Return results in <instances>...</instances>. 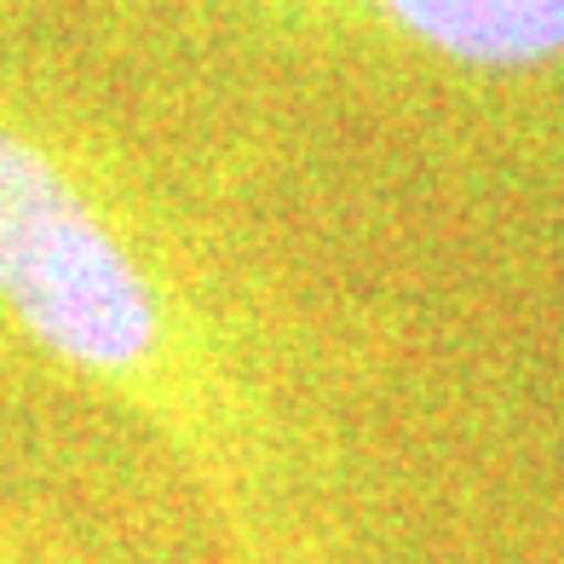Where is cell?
Here are the masks:
<instances>
[{
	"label": "cell",
	"instance_id": "1",
	"mask_svg": "<svg viewBox=\"0 0 564 564\" xmlns=\"http://www.w3.org/2000/svg\"><path fill=\"white\" fill-rule=\"evenodd\" d=\"M0 312L98 387L173 398L178 335L162 282L75 173L18 127H0Z\"/></svg>",
	"mask_w": 564,
	"mask_h": 564
},
{
	"label": "cell",
	"instance_id": "2",
	"mask_svg": "<svg viewBox=\"0 0 564 564\" xmlns=\"http://www.w3.org/2000/svg\"><path fill=\"white\" fill-rule=\"evenodd\" d=\"M392 30L473 69H542L564 58V0H375Z\"/></svg>",
	"mask_w": 564,
	"mask_h": 564
}]
</instances>
